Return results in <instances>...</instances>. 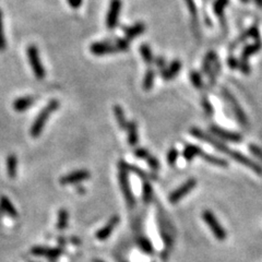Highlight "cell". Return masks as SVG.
I'll list each match as a JSON object with an SVG mask.
<instances>
[{"mask_svg":"<svg viewBox=\"0 0 262 262\" xmlns=\"http://www.w3.org/2000/svg\"><path fill=\"white\" fill-rule=\"evenodd\" d=\"M190 135L197 138V139H199L200 141H203L205 142V143L214 146L219 152L223 153L225 155H228L232 160L236 161V162L241 163L242 165H243V166L251 169V171L255 172L257 175H258V176H262V166L259 163H257L256 161L248 158L247 155L238 152V151H232L231 148H228L226 144L223 143L222 140L215 139L214 137L209 135V133H206L203 130L199 129V128H191Z\"/></svg>","mask_w":262,"mask_h":262,"instance_id":"1","label":"cell"},{"mask_svg":"<svg viewBox=\"0 0 262 262\" xmlns=\"http://www.w3.org/2000/svg\"><path fill=\"white\" fill-rule=\"evenodd\" d=\"M58 108H59L58 101L52 100L42 110H40V114L38 115V117L35 118L33 125H32V127H31L30 133H31L32 137L38 138L40 133H42L44 127L46 125V122H47V121L50 117V115L56 112Z\"/></svg>","mask_w":262,"mask_h":262,"instance_id":"2","label":"cell"},{"mask_svg":"<svg viewBox=\"0 0 262 262\" xmlns=\"http://www.w3.org/2000/svg\"><path fill=\"white\" fill-rule=\"evenodd\" d=\"M118 181L121 185L122 195L125 197L127 203L129 206H133L136 204L135 196L132 194V189L129 183V176H128V169L123 165V161L119 162V173H118Z\"/></svg>","mask_w":262,"mask_h":262,"instance_id":"3","label":"cell"},{"mask_svg":"<svg viewBox=\"0 0 262 262\" xmlns=\"http://www.w3.org/2000/svg\"><path fill=\"white\" fill-rule=\"evenodd\" d=\"M202 219H203L205 224L208 225L209 228L211 229V232L213 233L214 237L217 238L218 241L223 242L226 240V237H227L226 232H225V229L219 222L217 217H215V215L211 212L210 210L203 211V213H202Z\"/></svg>","mask_w":262,"mask_h":262,"instance_id":"4","label":"cell"},{"mask_svg":"<svg viewBox=\"0 0 262 262\" xmlns=\"http://www.w3.org/2000/svg\"><path fill=\"white\" fill-rule=\"evenodd\" d=\"M26 53H27V57H29L30 65H31L32 70H33L34 76L38 78L39 80H43L46 77V71H45V67L43 66L42 61H40L38 47L34 45H30L29 47H27Z\"/></svg>","mask_w":262,"mask_h":262,"instance_id":"5","label":"cell"},{"mask_svg":"<svg viewBox=\"0 0 262 262\" xmlns=\"http://www.w3.org/2000/svg\"><path fill=\"white\" fill-rule=\"evenodd\" d=\"M222 95H223V98L225 99V101H226V102L229 104V107H231V109L233 110L234 115H235V117L237 118V121H240L241 125L242 127H247L248 126V118L246 116L245 112H243L242 108L241 107L238 101L235 99V96H234L227 89H225V87H223L222 89Z\"/></svg>","mask_w":262,"mask_h":262,"instance_id":"6","label":"cell"},{"mask_svg":"<svg viewBox=\"0 0 262 262\" xmlns=\"http://www.w3.org/2000/svg\"><path fill=\"white\" fill-rule=\"evenodd\" d=\"M197 186V179L196 178H190L188 179L187 181H185L182 185L179 186L177 189H175L171 195L168 196V200L172 204H176L181 201L182 198H185L190 191H192Z\"/></svg>","mask_w":262,"mask_h":262,"instance_id":"7","label":"cell"},{"mask_svg":"<svg viewBox=\"0 0 262 262\" xmlns=\"http://www.w3.org/2000/svg\"><path fill=\"white\" fill-rule=\"evenodd\" d=\"M211 133L214 136H217L219 139L227 142H233V143H241L242 140V136L241 133L234 132L231 130H226L222 127H219L217 125H211L209 127Z\"/></svg>","mask_w":262,"mask_h":262,"instance_id":"8","label":"cell"},{"mask_svg":"<svg viewBox=\"0 0 262 262\" xmlns=\"http://www.w3.org/2000/svg\"><path fill=\"white\" fill-rule=\"evenodd\" d=\"M218 55L214 50H210L208 54L205 55V57L203 59V63H202V71H203L204 75L208 76L209 81L211 82V84L215 83V80H217L218 75L213 71V66L215 61L218 60Z\"/></svg>","mask_w":262,"mask_h":262,"instance_id":"9","label":"cell"},{"mask_svg":"<svg viewBox=\"0 0 262 262\" xmlns=\"http://www.w3.org/2000/svg\"><path fill=\"white\" fill-rule=\"evenodd\" d=\"M121 10V0H110L106 16V26L108 30H114L117 26L119 15Z\"/></svg>","mask_w":262,"mask_h":262,"instance_id":"10","label":"cell"},{"mask_svg":"<svg viewBox=\"0 0 262 262\" xmlns=\"http://www.w3.org/2000/svg\"><path fill=\"white\" fill-rule=\"evenodd\" d=\"M90 176L91 174L89 171H86V169H79V171H75L62 176L59 179V182H60V185L62 186L76 185V183H79L89 179Z\"/></svg>","mask_w":262,"mask_h":262,"instance_id":"11","label":"cell"},{"mask_svg":"<svg viewBox=\"0 0 262 262\" xmlns=\"http://www.w3.org/2000/svg\"><path fill=\"white\" fill-rule=\"evenodd\" d=\"M91 53L95 56H105L117 53L113 40H104V42H96L90 46Z\"/></svg>","mask_w":262,"mask_h":262,"instance_id":"12","label":"cell"},{"mask_svg":"<svg viewBox=\"0 0 262 262\" xmlns=\"http://www.w3.org/2000/svg\"><path fill=\"white\" fill-rule=\"evenodd\" d=\"M248 39H254L255 40H260V32H259V29H258V26H257V24L251 25L249 29H247L245 32H242V33L238 36L235 40H234L232 45L229 46V49L236 48L238 45H241L242 43L245 42V40H247Z\"/></svg>","mask_w":262,"mask_h":262,"instance_id":"13","label":"cell"},{"mask_svg":"<svg viewBox=\"0 0 262 262\" xmlns=\"http://www.w3.org/2000/svg\"><path fill=\"white\" fill-rule=\"evenodd\" d=\"M119 223V217L118 215H114V217L110 218V220L107 222V224L105 225L103 228H101L100 231L96 233V238L99 241H105L110 236V234L113 233L115 227L117 226Z\"/></svg>","mask_w":262,"mask_h":262,"instance_id":"14","label":"cell"},{"mask_svg":"<svg viewBox=\"0 0 262 262\" xmlns=\"http://www.w3.org/2000/svg\"><path fill=\"white\" fill-rule=\"evenodd\" d=\"M226 63L227 66L233 69V70H238L241 71L243 75H249L251 72V67L248 61H243L242 59H237L234 56H229L226 59Z\"/></svg>","mask_w":262,"mask_h":262,"instance_id":"15","label":"cell"},{"mask_svg":"<svg viewBox=\"0 0 262 262\" xmlns=\"http://www.w3.org/2000/svg\"><path fill=\"white\" fill-rule=\"evenodd\" d=\"M32 255L34 256H40V257H46V258L49 259H56L57 257L61 255V249H58V248H48V247H34L32 248Z\"/></svg>","mask_w":262,"mask_h":262,"instance_id":"16","label":"cell"},{"mask_svg":"<svg viewBox=\"0 0 262 262\" xmlns=\"http://www.w3.org/2000/svg\"><path fill=\"white\" fill-rule=\"evenodd\" d=\"M185 3L189 11V15L191 17V23H192V30H194L197 38H199L200 31H199V18H198V8L195 2V0H185Z\"/></svg>","mask_w":262,"mask_h":262,"instance_id":"17","label":"cell"},{"mask_svg":"<svg viewBox=\"0 0 262 262\" xmlns=\"http://www.w3.org/2000/svg\"><path fill=\"white\" fill-rule=\"evenodd\" d=\"M181 60L176 59V60H173L171 62V65H169L167 68L163 69L162 72H161V76H162L163 80L171 81L178 75L179 71H181Z\"/></svg>","mask_w":262,"mask_h":262,"instance_id":"18","label":"cell"},{"mask_svg":"<svg viewBox=\"0 0 262 262\" xmlns=\"http://www.w3.org/2000/svg\"><path fill=\"white\" fill-rule=\"evenodd\" d=\"M229 0H214L213 2V11L215 13V16L218 17V19L221 22V25H222L223 29H226V19L224 17L225 8L228 6Z\"/></svg>","mask_w":262,"mask_h":262,"instance_id":"19","label":"cell"},{"mask_svg":"<svg viewBox=\"0 0 262 262\" xmlns=\"http://www.w3.org/2000/svg\"><path fill=\"white\" fill-rule=\"evenodd\" d=\"M262 48V40H256L254 43L246 45L245 47L242 48V55H241V59L243 61H248V59H249L251 56H254L257 53L261 50Z\"/></svg>","mask_w":262,"mask_h":262,"instance_id":"20","label":"cell"},{"mask_svg":"<svg viewBox=\"0 0 262 262\" xmlns=\"http://www.w3.org/2000/svg\"><path fill=\"white\" fill-rule=\"evenodd\" d=\"M36 99L34 96H23V98L17 99L15 102H13V109L16 112H24V110H27L29 108L32 107V105L34 104Z\"/></svg>","mask_w":262,"mask_h":262,"instance_id":"21","label":"cell"},{"mask_svg":"<svg viewBox=\"0 0 262 262\" xmlns=\"http://www.w3.org/2000/svg\"><path fill=\"white\" fill-rule=\"evenodd\" d=\"M127 139L128 143L131 146H135L138 143V140H139V135H138V126L137 122L135 121H131L128 122L127 126Z\"/></svg>","mask_w":262,"mask_h":262,"instance_id":"22","label":"cell"},{"mask_svg":"<svg viewBox=\"0 0 262 262\" xmlns=\"http://www.w3.org/2000/svg\"><path fill=\"white\" fill-rule=\"evenodd\" d=\"M145 31V24L142 22H138L132 26L127 27L125 30V34L127 40H135L138 36H140Z\"/></svg>","mask_w":262,"mask_h":262,"instance_id":"23","label":"cell"},{"mask_svg":"<svg viewBox=\"0 0 262 262\" xmlns=\"http://www.w3.org/2000/svg\"><path fill=\"white\" fill-rule=\"evenodd\" d=\"M0 209H1L2 212L7 213L12 218H17L18 215H19V213H18V211L15 208V205L11 203L10 199L6 196L0 197Z\"/></svg>","mask_w":262,"mask_h":262,"instance_id":"24","label":"cell"},{"mask_svg":"<svg viewBox=\"0 0 262 262\" xmlns=\"http://www.w3.org/2000/svg\"><path fill=\"white\" fill-rule=\"evenodd\" d=\"M202 151L203 150L196 144H186L182 151V156L187 162H191L197 156H200Z\"/></svg>","mask_w":262,"mask_h":262,"instance_id":"25","label":"cell"},{"mask_svg":"<svg viewBox=\"0 0 262 262\" xmlns=\"http://www.w3.org/2000/svg\"><path fill=\"white\" fill-rule=\"evenodd\" d=\"M200 158L203 161H205L206 163L214 165V166H219V167H227L228 166V162L226 160L218 158V156H214L212 154H208V153H205L204 151H202L201 152Z\"/></svg>","mask_w":262,"mask_h":262,"instance_id":"26","label":"cell"},{"mask_svg":"<svg viewBox=\"0 0 262 262\" xmlns=\"http://www.w3.org/2000/svg\"><path fill=\"white\" fill-rule=\"evenodd\" d=\"M6 165L9 178L15 179L17 177V172H18V158L16 156V154L8 155Z\"/></svg>","mask_w":262,"mask_h":262,"instance_id":"27","label":"cell"},{"mask_svg":"<svg viewBox=\"0 0 262 262\" xmlns=\"http://www.w3.org/2000/svg\"><path fill=\"white\" fill-rule=\"evenodd\" d=\"M113 110H114L115 117H116V121L118 122L119 127H121V129H127L128 121H127V119H126L125 112H123V108L121 106V105H115Z\"/></svg>","mask_w":262,"mask_h":262,"instance_id":"28","label":"cell"},{"mask_svg":"<svg viewBox=\"0 0 262 262\" xmlns=\"http://www.w3.org/2000/svg\"><path fill=\"white\" fill-rule=\"evenodd\" d=\"M139 50H140L141 56H142V58H143V60L146 63V65H151V63L154 62V57H153V54H152V49H151V47L148 44H142L140 46Z\"/></svg>","mask_w":262,"mask_h":262,"instance_id":"29","label":"cell"},{"mask_svg":"<svg viewBox=\"0 0 262 262\" xmlns=\"http://www.w3.org/2000/svg\"><path fill=\"white\" fill-rule=\"evenodd\" d=\"M69 221V213L66 209H60L58 213V222H57V228L59 231L65 229L68 225Z\"/></svg>","mask_w":262,"mask_h":262,"instance_id":"30","label":"cell"},{"mask_svg":"<svg viewBox=\"0 0 262 262\" xmlns=\"http://www.w3.org/2000/svg\"><path fill=\"white\" fill-rule=\"evenodd\" d=\"M154 79H155V71L153 69H148L146 71L144 79H143V89L145 91H150L153 87L154 84Z\"/></svg>","mask_w":262,"mask_h":262,"instance_id":"31","label":"cell"},{"mask_svg":"<svg viewBox=\"0 0 262 262\" xmlns=\"http://www.w3.org/2000/svg\"><path fill=\"white\" fill-rule=\"evenodd\" d=\"M142 199H143V202L145 204L150 203L151 201H152L153 198V188L151 186V183L149 181H144L143 183V189H142Z\"/></svg>","mask_w":262,"mask_h":262,"instance_id":"32","label":"cell"},{"mask_svg":"<svg viewBox=\"0 0 262 262\" xmlns=\"http://www.w3.org/2000/svg\"><path fill=\"white\" fill-rule=\"evenodd\" d=\"M123 165H125V167L128 169V172H132V173H135L137 174L138 176L141 177L142 179H144V181H148V179H151V178H153V177H151L150 175L146 174L144 171H142L141 168L139 167H137L135 166V165H130V164H127L126 162H123Z\"/></svg>","mask_w":262,"mask_h":262,"instance_id":"33","label":"cell"},{"mask_svg":"<svg viewBox=\"0 0 262 262\" xmlns=\"http://www.w3.org/2000/svg\"><path fill=\"white\" fill-rule=\"evenodd\" d=\"M189 77H190V81H191L192 85H194L196 89H198V90L203 89V80H202V77L199 72L191 71Z\"/></svg>","mask_w":262,"mask_h":262,"instance_id":"34","label":"cell"},{"mask_svg":"<svg viewBox=\"0 0 262 262\" xmlns=\"http://www.w3.org/2000/svg\"><path fill=\"white\" fill-rule=\"evenodd\" d=\"M7 47V40L6 36H4V29H3V13L0 9V52L6 49Z\"/></svg>","mask_w":262,"mask_h":262,"instance_id":"35","label":"cell"},{"mask_svg":"<svg viewBox=\"0 0 262 262\" xmlns=\"http://www.w3.org/2000/svg\"><path fill=\"white\" fill-rule=\"evenodd\" d=\"M138 243H139V247L141 248V249L144 252H146V254H152L153 252L152 242H151L146 237L141 236L139 238V241H138Z\"/></svg>","mask_w":262,"mask_h":262,"instance_id":"36","label":"cell"},{"mask_svg":"<svg viewBox=\"0 0 262 262\" xmlns=\"http://www.w3.org/2000/svg\"><path fill=\"white\" fill-rule=\"evenodd\" d=\"M116 47L117 52H125V50L129 49V40L127 39H116L113 40Z\"/></svg>","mask_w":262,"mask_h":262,"instance_id":"37","label":"cell"},{"mask_svg":"<svg viewBox=\"0 0 262 262\" xmlns=\"http://www.w3.org/2000/svg\"><path fill=\"white\" fill-rule=\"evenodd\" d=\"M201 105H202V107H203V110H204V113L206 116H213V114H214V109H213V106H212V104H211L210 101L206 99V98H203L201 101Z\"/></svg>","mask_w":262,"mask_h":262,"instance_id":"38","label":"cell"},{"mask_svg":"<svg viewBox=\"0 0 262 262\" xmlns=\"http://www.w3.org/2000/svg\"><path fill=\"white\" fill-rule=\"evenodd\" d=\"M178 156H179L178 150L176 148H172L167 152V158H166L167 159V163L171 165V166H173V165H175V163L177 162Z\"/></svg>","mask_w":262,"mask_h":262,"instance_id":"39","label":"cell"},{"mask_svg":"<svg viewBox=\"0 0 262 262\" xmlns=\"http://www.w3.org/2000/svg\"><path fill=\"white\" fill-rule=\"evenodd\" d=\"M249 151H250V153L254 155L255 158L258 159L262 164V149L260 148V146L256 144H249Z\"/></svg>","mask_w":262,"mask_h":262,"instance_id":"40","label":"cell"},{"mask_svg":"<svg viewBox=\"0 0 262 262\" xmlns=\"http://www.w3.org/2000/svg\"><path fill=\"white\" fill-rule=\"evenodd\" d=\"M135 155L137 156L138 159H140V160H148L149 156L151 155V153L149 152L148 150L144 149V148H138L136 149L135 151Z\"/></svg>","mask_w":262,"mask_h":262,"instance_id":"41","label":"cell"},{"mask_svg":"<svg viewBox=\"0 0 262 262\" xmlns=\"http://www.w3.org/2000/svg\"><path fill=\"white\" fill-rule=\"evenodd\" d=\"M146 163L149 164V166L153 169V171H159L160 169V162L159 160L154 158L153 155H150L148 160H146Z\"/></svg>","mask_w":262,"mask_h":262,"instance_id":"42","label":"cell"},{"mask_svg":"<svg viewBox=\"0 0 262 262\" xmlns=\"http://www.w3.org/2000/svg\"><path fill=\"white\" fill-rule=\"evenodd\" d=\"M154 63H155V66L160 68V69H163L165 68V66H166V60H165V59L163 57H158V58H155V60H154Z\"/></svg>","mask_w":262,"mask_h":262,"instance_id":"43","label":"cell"},{"mask_svg":"<svg viewBox=\"0 0 262 262\" xmlns=\"http://www.w3.org/2000/svg\"><path fill=\"white\" fill-rule=\"evenodd\" d=\"M67 2L71 8L78 9L79 7H81V4H82V2H83V0H67Z\"/></svg>","mask_w":262,"mask_h":262,"instance_id":"44","label":"cell"},{"mask_svg":"<svg viewBox=\"0 0 262 262\" xmlns=\"http://www.w3.org/2000/svg\"><path fill=\"white\" fill-rule=\"evenodd\" d=\"M254 1L257 4V7L262 8V0H254Z\"/></svg>","mask_w":262,"mask_h":262,"instance_id":"45","label":"cell"},{"mask_svg":"<svg viewBox=\"0 0 262 262\" xmlns=\"http://www.w3.org/2000/svg\"><path fill=\"white\" fill-rule=\"evenodd\" d=\"M241 1H242V3H248V2L250 1V0H241Z\"/></svg>","mask_w":262,"mask_h":262,"instance_id":"46","label":"cell"},{"mask_svg":"<svg viewBox=\"0 0 262 262\" xmlns=\"http://www.w3.org/2000/svg\"><path fill=\"white\" fill-rule=\"evenodd\" d=\"M94 262H104V261H102V260H94Z\"/></svg>","mask_w":262,"mask_h":262,"instance_id":"47","label":"cell"}]
</instances>
